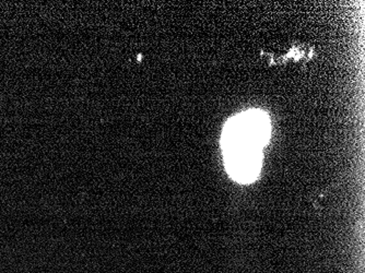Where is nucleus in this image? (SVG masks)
<instances>
[{
  "instance_id": "nucleus-1",
  "label": "nucleus",
  "mask_w": 365,
  "mask_h": 273,
  "mask_svg": "<svg viewBox=\"0 0 365 273\" xmlns=\"http://www.w3.org/2000/svg\"><path fill=\"white\" fill-rule=\"evenodd\" d=\"M270 123L267 115L259 110L242 113L232 118L222 135V149L259 150L269 139Z\"/></svg>"
},
{
  "instance_id": "nucleus-2",
  "label": "nucleus",
  "mask_w": 365,
  "mask_h": 273,
  "mask_svg": "<svg viewBox=\"0 0 365 273\" xmlns=\"http://www.w3.org/2000/svg\"><path fill=\"white\" fill-rule=\"evenodd\" d=\"M227 173L240 184H251L259 175L262 152L259 150H225Z\"/></svg>"
}]
</instances>
